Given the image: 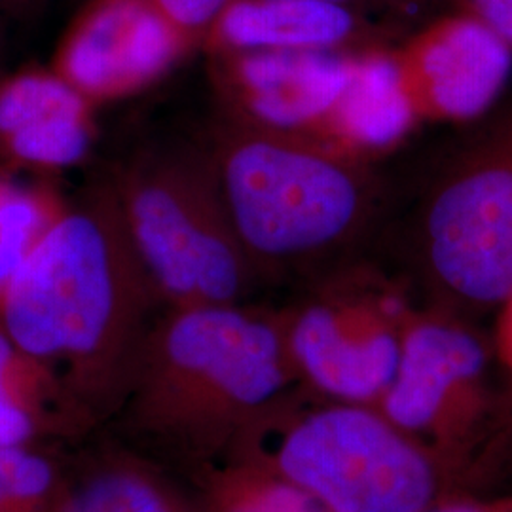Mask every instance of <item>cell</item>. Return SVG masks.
<instances>
[{
  "instance_id": "1",
  "label": "cell",
  "mask_w": 512,
  "mask_h": 512,
  "mask_svg": "<svg viewBox=\"0 0 512 512\" xmlns=\"http://www.w3.org/2000/svg\"><path fill=\"white\" fill-rule=\"evenodd\" d=\"M158 304L107 179L44 228L0 293L4 334L82 418L124 401Z\"/></svg>"
},
{
  "instance_id": "2",
  "label": "cell",
  "mask_w": 512,
  "mask_h": 512,
  "mask_svg": "<svg viewBox=\"0 0 512 512\" xmlns=\"http://www.w3.org/2000/svg\"><path fill=\"white\" fill-rule=\"evenodd\" d=\"M293 370L285 332L243 304L167 308L124 403L139 431L209 465L270 418Z\"/></svg>"
},
{
  "instance_id": "3",
  "label": "cell",
  "mask_w": 512,
  "mask_h": 512,
  "mask_svg": "<svg viewBox=\"0 0 512 512\" xmlns=\"http://www.w3.org/2000/svg\"><path fill=\"white\" fill-rule=\"evenodd\" d=\"M105 179L162 304H241L256 274L232 230L205 139L150 137Z\"/></svg>"
},
{
  "instance_id": "4",
  "label": "cell",
  "mask_w": 512,
  "mask_h": 512,
  "mask_svg": "<svg viewBox=\"0 0 512 512\" xmlns=\"http://www.w3.org/2000/svg\"><path fill=\"white\" fill-rule=\"evenodd\" d=\"M205 145L232 230L255 274L327 251L359 217L361 192L351 171L272 129L224 112Z\"/></svg>"
},
{
  "instance_id": "5",
  "label": "cell",
  "mask_w": 512,
  "mask_h": 512,
  "mask_svg": "<svg viewBox=\"0 0 512 512\" xmlns=\"http://www.w3.org/2000/svg\"><path fill=\"white\" fill-rule=\"evenodd\" d=\"M253 459L327 512H425L437 475L385 416L357 404L315 410L287 427L274 452Z\"/></svg>"
},
{
  "instance_id": "6",
  "label": "cell",
  "mask_w": 512,
  "mask_h": 512,
  "mask_svg": "<svg viewBox=\"0 0 512 512\" xmlns=\"http://www.w3.org/2000/svg\"><path fill=\"white\" fill-rule=\"evenodd\" d=\"M440 277L476 302L512 294V173L484 171L450 186L429 219Z\"/></svg>"
},
{
  "instance_id": "7",
  "label": "cell",
  "mask_w": 512,
  "mask_h": 512,
  "mask_svg": "<svg viewBox=\"0 0 512 512\" xmlns=\"http://www.w3.org/2000/svg\"><path fill=\"white\" fill-rule=\"evenodd\" d=\"M219 54L224 112L258 128H296L329 112L351 74L330 50Z\"/></svg>"
},
{
  "instance_id": "8",
  "label": "cell",
  "mask_w": 512,
  "mask_h": 512,
  "mask_svg": "<svg viewBox=\"0 0 512 512\" xmlns=\"http://www.w3.org/2000/svg\"><path fill=\"white\" fill-rule=\"evenodd\" d=\"M181 46L139 0H103L67 40L57 74L86 99L114 95L156 76Z\"/></svg>"
},
{
  "instance_id": "9",
  "label": "cell",
  "mask_w": 512,
  "mask_h": 512,
  "mask_svg": "<svg viewBox=\"0 0 512 512\" xmlns=\"http://www.w3.org/2000/svg\"><path fill=\"white\" fill-rule=\"evenodd\" d=\"M296 372L315 389L346 404L382 397L391 384L401 346L380 330H361L342 311L313 304L285 334Z\"/></svg>"
},
{
  "instance_id": "10",
  "label": "cell",
  "mask_w": 512,
  "mask_h": 512,
  "mask_svg": "<svg viewBox=\"0 0 512 512\" xmlns=\"http://www.w3.org/2000/svg\"><path fill=\"white\" fill-rule=\"evenodd\" d=\"M0 145L19 162L76 164L90 147L88 99L59 74L10 78L0 86Z\"/></svg>"
},
{
  "instance_id": "11",
  "label": "cell",
  "mask_w": 512,
  "mask_h": 512,
  "mask_svg": "<svg viewBox=\"0 0 512 512\" xmlns=\"http://www.w3.org/2000/svg\"><path fill=\"white\" fill-rule=\"evenodd\" d=\"M482 366L484 349L467 332L440 325L414 330L382 395L385 418L401 431L429 427L452 389L475 378Z\"/></svg>"
},
{
  "instance_id": "12",
  "label": "cell",
  "mask_w": 512,
  "mask_h": 512,
  "mask_svg": "<svg viewBox=\"0 0 512 512\" xmlns=\"http://www.w3.org/2000/svg\"><path fill=\"white\" fill-rule=\"evenodd\" d=\"M346 6L317 0H232L209 40L217 52L330 50L351 35Z\"/></svg>"
},
{
  "instance_id": "13",
  "label": "cell",
  "mask_w": 512,
  "mask_h": 512,
  "mask_svg": "<svg viewBox=\"0 0 512 512\" xmlns=\"http://www.w3.org/2000/svg\"><path fill=\"white\" fill-rule=\"evenodd\" d=\"M512 57L503 38L482 21L444 25L421 52V69L440 109L475 116L486 109L511 73Z\"/></svg>"
},
{
  "instance_id": "14",
  "label": "cell",
  "mask_w": 512,
  "mask_h": 512,
  "mask_svg": "<svg viewBox=\"0 0 512 512\" xmlns=\"http://www.w3.org/2000/svg\"><path fill=\"white\" fill-rule=\"evenodd\" d=\"M54 512H202L160 471L129 456L101 459L69 490Z\"/></svg>"
},
{
  "instance_id": "15",
  "label": "cell",
  "mask_w": 512,
  "mask_h": 512,
  "mask_svg": "<svg viewBox=\"0 0 512 512\" xmlns=\"http://www.w3.org/2000/svg\"><path fill=\"white\" fill-rule=\"evenodd\" d=\"M334 109L349 137L370 147H384L399 139L412 114L401 73L384 57L351 65L348 84Z\"/></svg>"
},
{
  "instance_id": "16",
  "label": "cell",
  "mask_w": 512,
  "mask_h": 512,
  "mask_svg": "<svg viewBox=\"0 0 512 512\" xmlns=\"http://www.w3.org/2000/svg\"><path fill=\"white\" fill-rule=\"evenodd\" d=\"M202 512H327L311 495L262 463L224 458L207 465Z\"/></svg>"
},
{
  "instance_id": "17",
  "label": "cell",
  "mask_w": 512,
  "mask_h": 512,
  "mask_svg": "<svg viewBox=\"0 0 512 512\" xmlns=\"http://www.w3.org/2000/svg\"><path fill=\"white\" fill-rule=\"evenodd\" d=\"M25 357L14 348L4 330H0V448L23 446L38 431L44 414L38 403V391L54 380L38 374L23 378ZM57 385V384H55Z\"/></svg>"
},
{
  "instance_id": "18",
  "label": "cell",
  "mask_w": 512,
  "mask_h": 512,
  "mask_svg": "<svg viewBox=\"0 0 512 512\" xmlns=\"http://www.w3.org/2000/svg\"><path fill=\"white\" fill-rule=\"evenodd\" d=\"M59 494L50 461L23 446L0 448V512H54Z\"/></svg>"
},
{
  "instance_id": "19",
  "label": "cell",
  "mask_w": 512,
  "mask_h": 512,
  "mask_svg": "<svg viewBox=\"0 0 512 512\" xmlns=\"http://www.w3.org/2000/svg\"><path fill=\"white\" fill-rule=\"evenodd\" d=\"M40 220L42 211L33 198L0 188V293L44 232Z\"/></svg>"
},
{
  "instance_id": "20",
  "label": "cell",
  "mask_w": 512,
  "mask_h": 512,
  "mask_svg": "<svg viewBox=\"0 0 512 512\" xmlns=\"http://www.w3.org/2000/svg\"><path fill=\"white\" fill-rule=\"evenodd\" d=\"M186 44L209 37L232 0H139Z\"/></svg>"
},
{
  "instance_id": "21",
  "label": "cell",
  "mask_w": 512,
  "mask_h": 512,
  "mask_svg": "<svg viewBox=\"0 0 512 512\" xmlns=\"http://www.w3.org/2000/svg\"><path fill=\"white\" fill-rule=\"evenodd\" d=\"M482 23L512 44V0H475Z\"/></svg>"
},
{
  "instance_id": "22",
  "label": "cell",
  "mask_w": 512,
  "mask_h": 512,
  "mask_svg": "<svg viewBox=\"0 0 512 512\" xmlns=\"http://www.w3.org/2000/svg\"><path fill=\"white\" fill-rule=\"evenodd\" d=\"M42 0H0V12L12 14V16H23L37 8Z\"/></svg>"
},
{
  "instance_id": "23",
  "label": "cell",
  "mask_w": 512,
  "mask_h": 512,
  "mask_svg": "<svg viewBox=\"0 0 512 512\" xmlns=\"http://www.w3.org/2000/svg\"><path fill=\"white\" fill-rule=\"evenodd\" d=\"M425 512H488L484 507H478V505H467V503H461V505H448V507H442V509H437V511H427Z\"/></svg>"
},
{
  "instance_id": "24",
  "label": "cell",
  "mask_w": 512,
  "mask_h": 512,
  "mask_svg": "<svg viewBox=\"0 0 512 512\" xmlns=\"http://www.w3.org/2000/svg\"><path fill=\"white\" fill-rule=\"evenodd\" d=\"M317 2H332V4H342V6H346V2H349V0H317Z\"/></svg>"
}]
</instances>
